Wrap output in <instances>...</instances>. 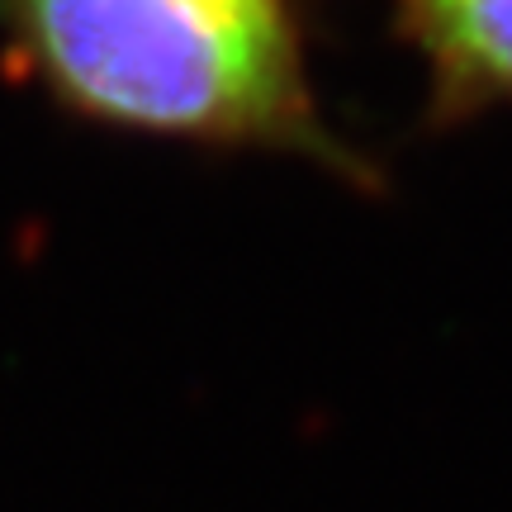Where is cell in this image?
Segmentation results:
<instances>
[{
    "label": "cell",
    "instance_id": "1",
    "mask_svg": "<svg viewBox=\"0 0 512 512\" xmlns=\"http://www.w3.org/2000/svg\"><path fill=\"white\" fill-rule=\"evenodd\" d=\"M24 67L105 124L342 162L290 0H5Z\"/></svg>",
    "mask_w": 512,
    "mask_h": 512
},
{
    "label": "cell",
    "instance_id": "2",
    "mask_svg": "<svg viewBox=\"0 0 512 512\" xmlns=\"http://www.w3.org/2000/svg\"><path fill=\"white\" fill-rule=\"evenodd\" d=\"M451 105L512 100V0H403Z\"/></svg>",
    "mask_w": 512,
    "mask_h": 512
}]
</instances>
